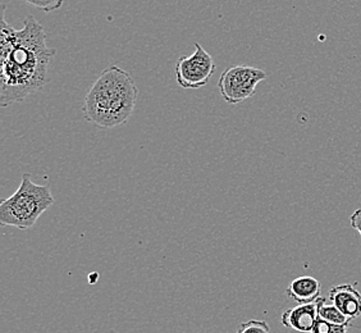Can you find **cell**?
<instances>
[{
    "mask_svg": "<svg viewBox=\"0 0 361 333\" xmlns=\"http://www.w3.org/2000/svg\"><path fill=\"white\" fill-rule=\"evenodd\" d=\"M56 49L47 42L42 23L28 16L23 28L16 30L6 21L3 6L0 22V105L22 103L48 83L49 64Z\"/></svg>",
    "mask_w": 361,
    "mask_h": 333,
    "instance_id": "6da1fadb",
    "label": "cell"
},
{
    "mask_svg": "<svg viewBox=\"0 0 361 333\" xmlns=\"http://www.w3.org/2000/svg\"><path fill=\"white\" fill-rule=\"evenodd\" d=\"M137 97L139 90L131 75L118 66H111L97 77L85 97V119L104 130L125 125L133 116Z\"/></svg>",
    "mask_w": 361,
    "mask_h": 333,
    "instance_id": "7a4b0ae2",
    "label": "cell"
},
{
    "mask_svg": "<svg viewBox=\"0 0 361 333\" xmlns=\"http://www.w3.org/2000/svg\"><path fill=\"white\" fill-rule=\"evenodd\" d=\"M54 204L48 186L37 185L30 174H23L17 191L0 202V224L3 227L30 229Z\"/></svg>",
    "mask_w": 361,
    "mask_h": 333,
    "instance_id": "3957f363",
    "label": "cell"
},
{
    "mask_svg": "<svg viewBox=\"0 0 361 333\" xmlns=\"http://www.w3.org/2000/svg\"><path fill=\"white\" fill-rule=\"evenodd\" d=\"M268 77L267 72L250 66H231L222 72L218 81V89L226 103L240 104L252 97L257 85Z\"/></svg>",
    "mask_w": 361,
    "mask_h": 333,
    "instance_id": "277c9868",
    "label": "cell"
},
{
    "mask_svg": "<svg viewBox=\"0 0 361 333\" xmlns=\"http://www.w3.org/2000/svg\"><path fill=\"white\" fill-rule=\"evenodd\" d=\"M174 72L176 81L182 89H202L208 85L210 78L214 75L216 62L213 56L199 42H196L194 53L191 56H182L178 58Z\"/></svg>",
    "mask_w": 361,
    "mask_h": 333,
    "instance_id": "5b68a950",
    "label": "cell"
},
{
    "mask_svg": "<svg viewBox=\"0 0 361 333\" xmlns=\"http://www.w3.org/2000/svg\"><path fill=\"white\" fill-rule=\"evenodd\" d=\"M319 298L312 304H299L295 308L287 309L281 317L282 326L291 328L299 333L312 332L314 325L319 317L318 315Z\"/></svg>",
    "mask_w": 361,
    "mask_h": 333,
    "instance_id": "8992f818",
    "label": "cell"
},
{
    "mask_svg": "<svg viewBox=\"0 0 361 333\" xmlns=\"http://www.w3.org/2000/svg\"><path fill=\"white\" fill-rule=\"evenodd\" d=\"M329 300L351 320L361 315V292L357 284L334 286L329 291Z\"/></svg>",
    "mask_w": 361,
    "mask_h": 333,
    "instance_id": "52a82bcc",
    "label": "cell"
},
{
    "mask_svg": "<svg viewBox=\"0 0 361 333\" xmlns=\"http://www.w3.org/2000/svg\"><path fill=\"white\" fill-rule=\"evenodd\" d=\"M322 284L312 276H301L295 278L287 287L286 293L288 298L295 300L299 304H312L320 296Z\"/></svg>",
    "mask_w": 361,
    "mask_h": 333,
    "instance_id": "ba28073f",
    "label": "cell"
},
{
    "mask_svg": "<svg viewBox=\"0 0 361 333\" xmlns=\"http://www.w3.org/2000/svg\"><path fill=\"white\" fill-rule=\"evenodd\" d=\"M326 298H319V309H318V315L322 320H326L329 323L340 325V326H350L353 320L348 318L343 313L341 312L337 306L334 304H326Z\"/></svg>",
    "mask_w": 361,
    "mask_h": 333,
    "instance_id": "9c48e42d",
    "label": "cell"
},
{
    "mask_svg": "<svg viewBox=\"0 0 361 333\" xmlns=\"http://www.w3.org/2000/svg\"><path fill=\"white\" fill-rule=\"evenodd\" d=\"M236 333H271V327L262 320H250L247 322H243Z\"/></svg>",
    "mask_w": 361,
    "mask_h": 333,
    "instance_id": "30bf717a",
    "label": "cell"
},
{
    "mask_svg": "<svg viewBox=\"0 0 361 333\" xmlns=\"http://www.w3.org/2000/svg\"><path fill=\"white\" fill-rule=\"evenodd\" d=\"M350 326H340V325H334L329 323L326 320H322L318 317V320L314 325L313 329L310 333H350Z\"/></svg>",
    "mask_w": 361,
    "mask_h": 333,
    "instance_id": "8fae6325",
    "label": "cell"
},
{
    "mask_svg": "<svg viewBox=\"0 0 361 333\" xmlns=\"http://www.w3.org/2000/svg\"><path fill=\"white\" fill-rule=\"evenodd\" d=\"M23 1H26L30 6L44 11L47 13L61 9L64 3V0H23Z\"/></svg>",
    "mask_w": 361,
    "mask_h": 333,
    "instance_id": "7c38bea8",
    "label": "cell"
},
{
    "mask_svg": "<svg viewBox=\"0 0 361 333\" xmlns=\"http://www.w3.org/2000/svg\"><path fill=\"white\" fill-rule=\"evenodd\" d=\"M350 222H351V227L359 232L361 236V209H356L354 213L350 217Z\"/></svg>",
    "mask_w": 361,
    "mask_h": 333,
    "instance_id": "4fadbf2b",
    "label": "cell"
}]
</instances>
